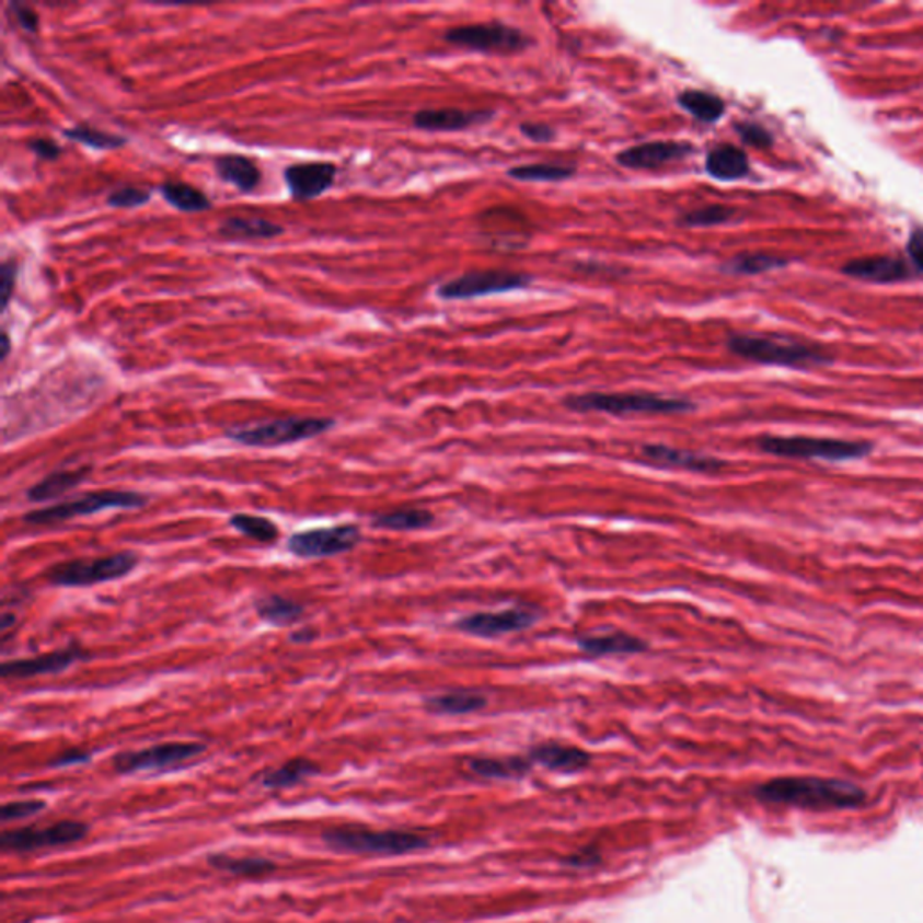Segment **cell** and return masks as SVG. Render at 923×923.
<instances>
[{
	"instance_id": "38",
	"label": "cell",
	"mask_w": 923,
	"mask_h": 923,
	"mask_svg": "<svg viewBox=\"0 0 923 923\" xmlns=\"http://www.w3.org/2000/svg\"><path fill=\"white\" fill-rule=\"evenodd\" d=\"M67 139L77 141V143L85 145L91 149L96 150H114L119 149L127 143V139L116 134H108L105 130H97V128L89 127V125H78V127L67 128L64 132Z\"/></svg>"
},
{
	"instance_id": "23",
	"label": "cell",
	"mask_w": 923,
	"mask_h": 923,
	"mask_svg": "<svg viewBox=\"0 0 923 923\" xmlns=\"http://www.w3.org/2000/svg\"><path fill=\"white\" fill-rule=\"evenodd\" d=\"M749 158L735 145H718L705 158V172L718 181L743 180L749 174Z\"/></svg>"
},
{
	"instance_id": "48",
	"label": "cell",
	"mask_w": 923,
	"mask_h": 923,
	"mask_svg": "<svg viewBox=\"0 0 923 923\" xmlns=\"http://www.w3.org/2000/svg\"><path fill=\"white\" fill-rule=\"evenodd\" d=\"M908 255L914 266L923 273V230L913 231L908 240Z\"/></svg>"
},
{
	"instance_id": "17",
	"label": "cell",
	"mask_w": 923,
	"mask_h": 923,
	"mask_svg": "<svg viewBox=\"0 0 923 923\" xmlns=\"http://www.w3.org/2000/svg\"><path fill=\"white\" fill-rule=\"evenodd\" d=\"M336 174V164L297 163L284 170V180L295 199L312 200L331 189Z\"/></svg>"
},
{
	"instance_id": "18",
	"label": "cell",
	"mask_w": 923,
	"mask_h": 923,
	"mask_svg": "<svg viewBox=\"0 0 923 923\" xmlns=\"http://www.w3.org/2000/svg\"><path fill=\"white\" fill-rule=\"evenodd\" d=\"M644 462L655 468L669 470H685L691 473H716L724 468V460L709 454L694 453L689 449L673 448L668 445H646L641 449Z\"/></svg>"
},
{
	"instance_id": "6",
	"label": "cell",
	"mask_w": 923,
	"mask_h": 923,
	"mask_svg": "<svg viewBox=\"0 0 923 923\" xmlns=\"http://www.w3.org/2000/svg\"><path fill=\"white\" fill-rule=\"evenodd\" d=\"M323 841L336 852L362 855H404L428 846V841L417 833L397 830H370L362 827L328 828Z\"/></svg>"
},
{
	"instance_id": "42",
	"label": "cell",
	"mask_w": 923,
	"mask_h": 923,
	"mask_svg": "<svg viewBox=\"0 0 923 923\" xmlns=\"http://www.w3.org/2000/svg\"><path fill=\"white\" fill-rule=\"evenodd\" d=\"M736 132L740 136L741 141L750 145V147H760V149H765V147H771V145L774 143L772 134L769 132L766 128L761 127V125H755V123H738V125H736Z\"/></svg>"
},
{
	"instance_id": "31",
	"label": "cell",
	"mask_w": 923,
	"mask_h": 923,
	"mask_svg": "<svg viewBox=\"0 0 923 923\" xmlns=\"http://www.w3.org/2000/svg\"><path fill=\"white\" fill-rule=\"evenodd\" d=\"M209 866L219 872L231 873L235 877H266L275 872L276 864L264 857H233L228 853H217L208 857Z\"/></svg>"
},
{
	"instance_id": "12",
	"label": "cell",
	"mask_w": 923,
	"mask_h": 923,
	"mask_svg": "<svg viewBox=\"0 0 923 923\" xmlns=\"http://www.w3.org/2000/svg\"><path fill=\"white\" fill-rule=\"evenodd\" d=\"M361 529L354 523L327 527V529H312V531L297 532L287 543V549L297 557H331L345 554L361 543Z\"/></svg>"
},
{
	"instance_id": "30",
	"label": "cell",
	"mask_w": 923,
	"mask_h": 923,
	"mask_svg": "<svg viewBox=\"0 0 923 923\" xmlns=\"http://www.w3.org/2000/svg\"><path fill=\"white\" fill-rule=\"evenodd\" d=\"M434 521L435 516L431 510L397 509L373 516L372 526L383 531L409 532L428 529Z\"/></svg>"
},
{
	"instance_id": "8",
	"label": "cell",
	"mask_w": 923,
	"mask_h": 923,
	"mask_svg": "<svg viewBox=\"0 0 923 923\" xmlns=\"http://www.w3.org/2000/svg\"><path fill=\"white\" fill-rule=\"evenodd\" d=\"M147 504H149V496L138 493V491H94L89 495L80 496L78 500L61 501V504L46 507V509L31 510L24 516V521L30 526H53V523L74 520V518H82V516L96 515L102 510L141 509Z\"/></svg>"
},
{
	"instance_id": "1",
	"label": "cell",
	"mask_w": 923,
	"mask_h": 923,
	"mask_svg": "<svg viewBox=\"0 0 923 923\" xmlns=\"http://www.w3.org/2000/svg\"><path fill=\"white\" fill-rule=\"evenodd\" d=\"M763 801L801 808H844L863 801L864 792L846 781L819 777H781L758 788Z\"/></svg>"
},
{
	"instance_id": "37",
	"label": "cell",
	"mask_w": 923,
	"mask_h": 923,
	"mask_svg": "<svg viewBox=\"0 0 923 923\" xmlns=\"http://www.w3.org/2000/svg\"><path fill=\"white\" fill-rule=\"evenodd\" d=\"M230 526L235 531H239L240 534H244L245 538H251V540L258 541V543H266V545L276 543V540L280 538L278 527L273 521L264 518V516L244 515V512H240V515L231 516Z\"/></svg>"
},
{
	"instance_id": "36",
	"label": "cell",
	"mask_w": 923,
	"mask_h": 923,
	"mask_svg": "<svg viewBox=\"0 0 923 923\" xmlns=\"http://www.w3.org/2000/svg\"><path fill=\"white\" fill-rule=\"evenodd\" d=\"M788 262L777 256L763 255V253H745L725 262L722 270L727 275H761L769 270L785 267Z\"/></svg>"
},
{
	"instance_id": "24",
	"label": "cell",
	"mask_w": 923,
	"mask_h": 923,
	"mask_svg": "<svg viewBox=\"0 0 923 923\" xmlns=\"http://www.w3.org/2000/svg\"><path fill=\"white\" fill-rule=\"evenodd\" d=\"M91 475V468H80V470L55 471L41 482H36L33 487L26 491L27 500L41 504V501L55 500L60 496L66 495L69 491L74 489L82 484L83 480Z\"/></svg>"
},
{
	"instance_id": "28",
	"label": "cell",
	"mask_w": 923,
	"mask_h": 923,
	"mask_svg": "<svg viewBox=\"0 0 923 923\" xmlns=\"http://www.w3.org/2000/svg\"><path fill=\"white\" fill-rule=\"evenodd\" d=\"M255 610L262 621L273 626H291L305 615V608L300 602L281 596L262 597L255 602Z\"/></svg>"
},
{
	"instance_id": "33",
	"label": "cell",
	"mask_w": 923,
	"mask_h": 923,
	"mask_svg": "<svg viewBox=\"0 0 923 923\" xmlns=\"http://www.w3.org/2000/svg\"><path fill=\"white\" fill-rule=\"evenodd\" d=\"M507 175L510 180L521 181V183H559V181L574 177L576 166L563 163L520 164L510 169Z\"/></svg>"
},
{
	"instance_id": "27",
	"label": "cell",
	"mask_w": 923,
	"mask_h": 923,
	"mask_svg": "<svg viewBox=\"0 0 923 923\" xmlns=\"http://www.w3.org/2000/svg\"><path fill=\"white\" fill-rule=\"evenodd\" d=\"M219 233L226 239H240V240H266V239H275V236H280L286 233V230L281 228L280 224H276V222H270L267 219H247V217H231V219L224 220L222 226L219 228Z\"/></svg>"
},
{
	"instance_id": "44",
	"label": "cell",
	"mask_w": 923,
	"mask_h": 923,
	"mask_svg": "<svg viewBox=\"0 0 923 923\" xmlns=\"http://www.w3.org/2000/svg\"><path fill=\"white\" fill-rule=\"evenodd\" d=\"M520 132L532 143H551L556 138V130L546 123L526 122L520 125Z\"/></svg>"
},
{
	"instance_id": "39",
	"label": "cell",
	"mask_w": 923,
	"mask_h": 923,
	"mask_svg": "<svg viewBox=\"0 0 923 923\" xmlns=\"http://www.w3.org/2000/svg\"><path fill=\"white\" fill-rule=\"evenodd\" d=\"M735 215V209L722 205L702 206L691 209L688 214L679 217V224L684 228H713V226L727 224Z\"/></svg>"
},
{
	"instance_id": "11",
	"label": "cell",
	"mask_w": 923,
	"mask_h": 923,
	"mask_svg": "<svg viewBox=\"0 0 923 923\" xmlns=\"http://www.w3.org/2000/svg\"><path fill=\"white\" fill-rule=\"evenodd\" d=\"M206 745L197 741H169V743L153 745L141 750L119 752L114 758V769L119 774H136L143 771H163L195 760L203 754Z\"/></svg>"
},
{
	"instance_id": "50",
	"label": "cell",
	"mask_w": 923,
	"mask_h": 923,
	"mask_svg": "<svg viewBox=\"0 0 923 923\" xmlns=\"http://www.w3.org/2000/svg\"><path fill=\"white\" fill-rule=\"evenodd\" d=\"M318 633L312 627H301L298 632L291 633V641L295 644H309L316 638Z\"/></svg>"
},
{
	"instance_id": "19",
	"label": "cell",
	"mask_w": 923,
	"mask_h": 923,
	"mask_svg": "<svg viewBox=\"0 0 923 923\" xmlns=\"http://www.w3.org/2000/svg\"><path fill=\"white\" fill-rule=\"evenodd\" d=\"M493 111H460V108H423L414 116V125L426 132H459L493 119Z\"/></svg>"
},
{
	"instance_id": "35",
	"label": "cell",
	"mask_w": 923,
	"mask_h": 923,
	"mask_svg": "<svg viewBox=\"0 0 923 923\" xmlns=\"http://www.w3.org/2000/svg\"><path fill=\"white\" fill-rule=\"evenodd\" d=\"M471 771L489 780H510L520 777L531 769V760L526 758H476L470 761Z\"/></svg>"
},
{
	"instance_id": "3",
	"label": "cell",
	"mask_w": 923,
	"mask_h": 923,
	"mask_svg": "<svg viewBox=\"0 0 923 923\" xmlns=\"http://www.w3.org/2000/svg\"><path fill=\"white\" fill-rule=\"evenodd\" d=\"M727 348L738 358L769 367L806 370L832 362V356H828L821 348L808 347L805 343L785 342L777 337L732 334L727 339Z\"/></svg>"
},
{
	"instance_id": "15",
	"label": "cell",
	"mask_w": 923,
	"mask_h": 923,
	"mask_svg": "<svg viewBox=\"0 0 923 923\" xmlns=\"http://www.w3.org/2000/svg\"><path fill=\"white\" fill-rule=\"evenodd\" d=\"M693 153L694 147L688 141H648L619 152L615 161L623 169L657 170L664 164L688 159Z\"/></svg>"
},
{
	"instance_id": "9",
	"label": "cell",
	"mask_w": 923,
	"mask_h": 923,
	"mask_svg": "<svg viewBox=\"0 0 923 923\" xmlns=\"http://www.w3.org/2000/svg\"><path fill=\"white\" fill-rule=\"evenodd\" d=\"M532 276L515 270H473L453 278L439 286V298L442 300H475V298L493 297L504 292L520 291L531 286Z\"/></svg>"
},
{
	"instance_id": "45",
	"label": "cell",
	"mask_w": 923,
	"mask_h": 923,
	"mask_svg": "<svg viewBox=\"0 0 923 923\" xmlns=\"http://www.w3.org/2000/svg\"><path fill=\"white\" fill-rule=\"evenodd\" d=\"M10 10L13 11V16L19 22V26L24 27L30 33H35L38 30V15L31 10L30 5L22 4V2H10Z\"/></svg>"
},
{
	"instance_id": "2",
	"label": "cell",
	"mask_w": 923,
	"mask_h": 923,
	"mask_svg": "<svg viewBox=\"0 0 923 923\" xmlns=\"http://www.w3.org/2000/svg\"><path fill=\"white\" fill-rule=\"evenodd\" d=\"M565 408L577 414H607L615 417L626 415H680L696 409V404L689 399L666 397L658 393L630 392L604 393L588 392L579 395H568L563 399Z\"/></svg>"
},
{
	"instance_id": "46",
	"label": "cell",
	"mask_w": 923,
	"mask_h": 923,
	"mask_svg": "<svg viewBox=\"0 0 923 923\" xmlns=\"http://www.w3.org/2000/svg\"><path fill=\"white\" fill-rule=\"evenodd\" d=\"M30 150L38 155L41 159H46V161H55L61 153L60 147H58L53 139L46 138H36L31 139L30 143H27Z\"/></svg>"
},
{
	"instance_id": "49",
	"label": "cell",
	"mask_w": 923,
	"mask_h": 923,
	"mask_svg": "<svg viewBox=\"0 0 923 923\" xmlns=\"http://www.w3.org/2000/svg\"><path fill=\"white\" fill-rule=\"evenodd\" d=\"M568 863L576 867L593 866V864L599 863V855L596 852H590V850H585V852H579L574 857L568 858Z\"/></svg>"
},
{
	"instance_id": "51",
	"label": "cell",
	"mask_w": 923,
	"mask_h": 923,
	"mask_svg": "<svg viewBox=\"0 0 923 923\" xmlns=\"http://www.w3.org/2000/svg\"><path fill=\"white\" fill-rule=\"evenodd\" d=\"M0 339H2V356H0V359L4 361L11 350L10 336H8V332L2 331V334H0Z\"/></svg>"
},
{
	"instance_id": "43",
	"label": "cell",
	"mask_w": 923,
	"mask_h": 923,
	"mask_svg": "<svg viewBox=\"0 0 923 923\" xmlns=\"http://www.w3.org/2000/svg\"><path fill=\"white\" fill-rule=\"evenodd\" d=\"M16 275H19V266L13 258L2 262L0 267V303H2V311L10 305L11 297L15 292Z\"/></svg>"
},
{
	"instance_id": "47",
	"label": "cell",
	"mask_w": 923,
	"mask_h": 923,
	"mask_svg": "<svg viewBox=\"0 0 923 923\" xmlns=\"http://www.w3.org/2000/svg\"><path fill=\"white\" fill-rule=\"evenodd\" d=\"M89 760H91V754L85 752V750L71 749L66 750L64 754L57 755L49 765L60 766L61 769V766L82 765V763H88Z\"/></svg>"
},
{
	"instance_id": "13",
	"label": "cell",
	"mask_w": 923,
	"mask_h": 923,
	"mask_svg": "<svg viewBox=\"0 0 923 923\" xmlns=\"http://www.w3.org/2000/svg\"><path fill=\"white\" fill-rule=\"evenodd\" d=\"M89 833V827L80 821H60L46 828H19L8 830L0 835V846L4 852H35L42 847L67 846L82 841Z\"/></svg>"
},
{
	"instance_id": "40",
	"label": "cell",
	"mask_w": 923,
	"mask_h": 923,
	"mask_svg": "<svg viewBox=\"0 0 923 923\" xmlns=\"http://www.w3.org/2000/svg\"><path fill=\"white\" fill-rule=\"evenodd\" d=\"M150 195H152L150 189L127 186V188L114 189L113 194L108 195L107 203L114 208H139L149 203Z\"/></svg>"
},
{
	"instance_id": "7",
	"label": "cell",
	"mask_w": 923,
	"mask_h": 923,
	"mask_svg": "<svg viewBox=\"0 0 923 923\" xmlns=\"http://www.w3.org/2000/svg\"><path fill=\"white\" fill-rule=\"evenodd\" d=\"M138 565L139 556L136 552L123 551L111 556L57 563L47 570L46 579L55 587H94L102 582L118 581Z\"/></svg>"
},
{
	"instance_id": "20",
	"label": "cell",
	"mask_w": 923,
	"mask_h": 923,
	"mask_svg": "<svg viewBox=\"0 0 923 923\" xmlns=\"http://www.w3.org/2000/svg\"><path fill=\"white\" fill-rule=\"evenodd\" d=\"M842 270L852 278L877 281V284H893V281L909 280L913 276L911 267L902 258H893V256L861 258V261L850 262Z\"/></svg>"
},
{
	"instance_id": "22",
	"label": "cell",
	"mask_w": 923,
	"mask_h": 923,
	"mask_svg": "<svg viewBox=\"0 0 923 923\" xmlns=\"http://www.w3.org/2000/svg\"><path fill=\"white\" fill-rule=\"evenodd\" d=\"M529 760L537 761L551 771L579 772L587 769L592 758L585 750L570 745L543 743L531 750Z\"/></svg>"
},
{
	"instance_id": "41",
	"label": "cell",
	"mask_w": 923,
	"mask_h": 923,
	"mask_svg": "<svg viewBox=\"0 0 923 923\" xmlns=\"http://www.w3.org/2000/svg\"><path fill=\"white\" fill-rule=\"evenodd\" d=\"M42 810H46V803L38 801V799L8 803L0 810V819H2V822L21 821V819L41 814Z\"/></svg>"
},
{
	"instance_id": "4",
	"label": "cell",
	"mask_w": 923,
	"mask_h": 923,
	"mask_svg": "<svg viewBox=\"0 0 923 923\" xmlns=\"http://www.w3.org/2000/svg\"><path fill=\"white\" fill-rule=\"evenodd\" d=\"M761 451L781 459L828 460L847 462L866 459L875 446L867 440L828 439L805 435H765L758 440Z\"/></svg>"
},
{
	"instance_id": "29",
	"label": "cell",
	"mask_w": 923,
	"mask_h": 923,
	"mask_svg": "<svg viewBox=\"0 0 923 923\" xmlns=\"http://www.w3.org/2000/svg\"><path fill=\"white\" fill-rule=\"evenodd\" d=\"M680 107L702 123H716L725 114V103L713 92L688 89L677 97Z\"/></svg>"
},
{
	"instance_id": "21",
	"label": "cell",
	"mask_w": 923,
	"mask_h": 923,
	"mask_svg": "<svg viewBox=\"0 0 923 923\" xmlns=\"http://www.w3.org/2000/svg\"><path fill=\"white\" fill-rule=\"evenodd\" d=\"M577 646L588 657H608V655H637L648 649V643L632 633L613 632L601 635H585L577 638Z\"/></svg>"
},
{
	"instance_id": "25",
	"label": "cell",
	"mask_w": 923,
	"mask_h": 923,
	"mask_svg": "<svg viewBox=\"0 0 923 923\" xmlns=\"http://www.w3.org/2000/svg\"><path fill=\"white\" fill-rule=\"evenodd\" d=\"M487 699L476 691H449V693L429 696L424 702V707L431 715L462 716L471 715L476 711L484 709Z\"/></svg>"
},
{
	"instance_id": "26",
	"label": "cell",
	"mask_w": 923,
	"mask_h": 923,
	"mask_svg": "<svg viewBox=\"0 0 923 923\" xmlns=\"http://www.w3.org/2000/svg\"><path fill=\"white\" fill-rule=\"evenodd\" d=\"M215 170L220 180L233 184L242 192H251L261 183V170L255 161L239 153H226L215 159Z\"/></svg>"
},
{
	"instance_id": "16",
	"label": "cell",
	"mask_w": 923,
	"mask_h": 923,
	"mask_svg": "<svg viewBox=\"0 0 923 923\" xmlns=\"http://www.w3.org/2000/svg\"><path fill=\"white\" fill-rule=\"evenodd\" d=\"M88 654L80 646L72 644V646L57 649L51 654L41 655V657L4 662L0 668V673L4 679H33V677H42V674L61 673L67 668H71L82 660H88Z\"/></svg>"
},
{
	"instance_id": "5",
	"label": "cell",
	"mask_w": 923,
	"mask_h": 923,
	"mask_svg": "<svg viewBox=\"0 0 923 923\" xmlns=\"http://www.w3.org/2000/svg\"><path fill=\"white\" fill-rule=\"evenodd\" d=\"M336 420L331 417H286L253 424V426H236L226 431V437L236 445L247 448H280V446L297 445L301 440L314 439L327 434L334 428Z\"/></svg>"
},
{
	"instance_id": "10",
	"label": "cell",
	"mask_w": 923,
	"mask_h": 923,
	"mask_svg": "<svg viewBox=\"0 0 923 923\" xmlns=\"http://www.w3.org/2000/svg\"><path fill=\"white\" fill-rule=\"evenodd\" d=\"M445 41L478 53H518L531 46V38L523 31L501 22L451 27L446 31Z\"/></svg>"
},
{
	"instance_id": "14",
	"label": "cell",
	"mask_w": 923,
	"mask_h": 923,
	"mask_svg": "<svg viewBox=\"0 0 923 923\" xmlns=\"http://www.w3.org/2000/svg\"><path fill=\"white\" fill-rule=\"evenodd\" d=\"M538 615L526 608H509L500 612H480L462 618L454 623L459 632L475 637L496 638L509 633L523 632L537 623Z\"/></svg>"
},
{
	"instance_id": "32",
	"label": "cell",
	"mask_w": 923,
	"mask_h": 923,
	"mask_svg": "<svg viewBox=\"0 0 923 923\" xmlns=\"http://www.w3.org/2000/svg\"><path fill=\"white\" fill-rule=\"evenodd\" d=\"M161 194L169 205L184 211V214H199V211H208L211 208V200L208 195L200 189L195 188L192 184L181 183V181H166V183L159 186Z\"/></svg>"
},
{
	"instance_id": "34",
	"label": "cell",
	"mask_w": 923,
	"mask_h": 923,
	"mask_svg": "<svg viewBox=\"0 0 923 923\" xmlns=\"http://www.w3.org/2000/svg\"><path fill=\"white\" fill-rule=\"evenodd\" d=\"M316 772V763H312L307 758H295V760L287 761L284 765L278 766L275 771L262 775V785L270 788V791H281V788L298 785Z\"/></svg>"
}]
</instances>
